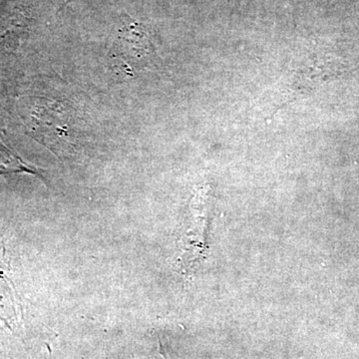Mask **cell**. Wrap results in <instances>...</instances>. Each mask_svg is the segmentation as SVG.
Returning a JSON list of instances; mask_svg holds the SVG:
<instances>
[{
  "label": "cell",
  "mask_w": 359,
  "mask_h": 359,
  "mask_svg": "<svg viewBox=\"0 0 359 359\" xmlns=\"http://www.w3.org/2000/svg\"><path fill=\"white\" fill-rule=\"evenodd\" d=\"M114 51L131 69L145 67L155 52L150 29L143 23L125 16L116 37Z\"/></svg>",
  "instance_id": "cell-1"
},
{
  "label": "cell",
  "mask_w": 359,
  "mask_h": 359,
  "mask_svg": "<svg viewBox=\"0 0 359 359\" xmlns=\"http://www.w3.org/2000/svg\"><path fill=\"white\" fill-rule=\"evenodd\" d=\"M11 264L4 245H0V321L7 328L14 330L18 325L21 304L13 280H11Z\"/></svg>",
  "instance_id": "cell-2"
},
{
  "label": "cell",
  "mask_w": 359,
  "mask_h": 359,
  "mask_svg": "<svg viewBox=\"0 0 359 359\" xmlns=\"http://www.w3.org/2000/svg\"><path fill=\"white\" fill-rule=\"evenodd\" d=\"M27 173L43 179L36 168L30 166L13 149L4 143L0 137V175Z\"/></svg>",
  "instance_id": "cell-3"
},
{
  "label": "cell",
  "mask_w": 359,
  "mask_h": 359,
  "mask_svg": "<svg viewBox=\"0 0 359 359\" xmlns=\"http://www.w3.org/2000/svg\"><path fill=\"white\" fill-rule=\"evenodd\" d=\"M73 1H75V0H59V7H60V9L65 8L66 6Z\"/></svg>",
  "instance_id": "cell-4"
}]
</instances>
